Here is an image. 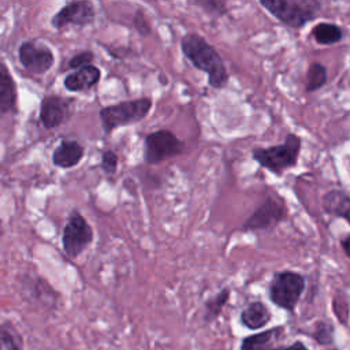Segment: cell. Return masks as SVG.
<instances>
[{
  "label": "cell",
  "instance_id": "cell-1",
  "mask_svg": "<svg viewBox=\"0 0 350 350\" xmlns=\"http://www.w3.org/2000/svg\"><path fill=\"white\" fill-rule=\"evenodd\" d=\"M183 56L200 71L208 75V83L213 89H223L228 83V71L219 52L202 36L186 33L180 38Z\"/></svg>",
  "mask_w": 350,
  "mask_h": 350
},
{
  "label": "cell",
  "instance_id": "cell-2",
  "mask_svg": "<svg viewBox=\"0 0 350 350\" xmlns=\"http://www.w3.org/2000/svg\"><path fill=\"white\" fill-rule=\"evenodd\" d=\"M153 107L150 97H139L134 100H126L116 104L103 107L98 111L101 127L107 135L115 129L130 126L145 119Z\"/></svg>",
  "mask_w": 350,
  "mask_h": 350
},
{
  "label": "cell",
  "instance_id": "cell-3",
  "mask_svg": "<svg viewBox=\"0 0 350 350\" xmlns=\"http://www.w3.org/2000/svg\"><path fill=\"white\" fill-rule=\"evenodd\" d=\"M301 152V138L294 133H288L286 139L280 145L268 148H256L252 150V157L262 168L280 175L288 168H294L298 164Z\"/></svg>",
  "mask_w": 350,
  "mask_h": 350
},
{
  "label": "cell",
  "instance_id": "cell-4",
  "mask_svg": "<svg viewBox=\"0 0 350 350\" xmlns=\"http://www.w3.org/2000/svg\"><path fill=\"white\" fill-rule=\"evenodd\" d=\"M260 5L291 29H299L316 19L321 10V3L316 0H260Z\"/></svg>",
  "mask_w": 350,
  "mask_h": 350
},
{
  "label": "cell",
  "instance_id": "cell-5",
  "mask_svg": "<svg viewBox=\"0 0 350 350\" xmlns=\"http://www.w3.org/2000/svg\"><path fill=\"white\" fill-rule=\"evenodd\" d=\"M305 276L299 272L284 269L273 273L268 284L269 301L286 312L293 313L304 294Z\"/></svg>",
  "mask_w": 350,
  "mask_h": 350
},
{
  "label": "cell",
  "instance_id": "cell-6",
  "mask_svg": "<svg viewBox=\"0 0 350 350\" xmlns=\"http://www.w3.org/2000/svg\"><path fill=\"white\" fill-rule=\"evenodd\" d=\"M185 142L171 130H156L144 138V161L149 165L159 164L164 160L182 154Z\"/></svg>",
  "mask_w": 350,
  "mask_h": 350
},
{
  "label": "cell",
  "instance_id": "cell-7",
  "mask_svg": "<svg viewBox=\"0 0 350 350\" xmlns=\"http://www.w3.org/2000/svg\"><path fill=\"white\" fill-rule=\"evenodd\" d=\"M94 232L85 216L74 209L67 219V223L62 232V247L67 257H79L86 247L93 242Z\"/></svg>",
  "mask_w": 350,
  "mask_h": 350
},
{
  "label": "cell",
  "instance_id": "cell-8",
  "mask_svg": "<svg viewBox=\"0 0 350 350\" xmlns=\"http://www.w3.org/2000/svg\"><path fill=\"white\" fill-rule=\"evenodd\" d=\"M287 217V206L280 196H268L256 208V211L245 220L242 231L269 230L284 221Z\"/></svg>",
  "mask_w": 350,
  "mask_h": 350
},
{
  "label": "cell",
  "instance_id": "cell-9",
  "mask_svg": "<svg viewBox=\"0 0 350 350\" xmlns=\"http://www.w3.org/2000/svg\"><path fill=\"white\" fill-rule=\"evenodd\" d=\"M18 59L25 70L34 75H42L48 72L55 64L53 51L37 40L22 41L18 48Z\"/></svg>",
  "mask_w": 350,
  "mask_h": 350
},
{
  "label": "cell",
  "instance_id": "cell-10",
  "mask_svg": "<svg viewBox=\"0 0 350 350\" xmlns=\"http://www.w3.org/2000/svg\"><path fill=\"white\" fill-rule=\"evenodd\" d=\"M21 293L31 304H36L48 310H53L59 305L60 294L40 275L25 273L21 280Z\"/></svg>",
  "mask_w": 350,
  "mask_h": 350
},
{
  "label": "cell",
  "instance_id": "cell-11",
  "mask_svg": "<svg viewBox=\"0 0 350 350\" xmlns=\"http://www.w3.org/2000/svg\"><path fill=\"white\" fill-rule=\"evenodd\" d=\"M96 8L92 1L78 0L64 4L52 18L51 25L60 30L66 26H79L85 27L94 22Z\"/></svg>",
  "mask_w": 350,
  "mask_h": 350
},
{
  "label": "cell",
  "instance_id": "cell-12",
  "mask_svg": "<svg viewBox=\"0 0 350 350\" xmlns=\"http://www.w3.org/2000/svg\"><path fill=\"white\" fill-rule=\"evenodd\" d=\"M71 98L62 97L59 94H46L40 104V122L46 130L56 129L67 122L70 116Z\"/></svg>",
  "mask_w": 350,
  "mask_h": 350
},
{
  "label": "cell",
  "instance_id": "cell-13",
  "mask_svg": "<svg viewBox=\"0 0 350 350\" xmlns=\"http://www.w3.org/2000/svg\"><path fill=\"white\" fill-rule=\"evenodd\" d=\"M101 78V71L96 66H86L78 70H74L68 72L64 77L63 85L64 88L71 92V93H78V92H85L92 89L98 83Z\"/></svg>",
  "mask_w": 350,
  "mask_h": 350
},
{
  "label": "cell",
  "instance_id": "cell-14",
  "mask_svg": "<svg viewBox=\"0 0 350 350\" xmlns=\"http://www.w3.org/2000/svg\"><path fill=\"white\" fill-rule=\"evenodd\" d=\"M85 154V148L75 139H63L52 153V163L57 168L68 170L79 164Z\"/></svg>",
  "mask_w": 350,
  "mask_h": 350
},
{
  "label": "cell",
  "instance_id": "cell-15",
  "mask_svg": "<svg viewBox=\"0 0 350 350\" xmlns=\"http://www.w3.org/2000/svg\"><path fill=\"white\" fill-rule=\"evenodd\" d=\"M16 85L4 63H0V116L16 112Z\"/></svg>",
  "mask_w": 350,
  "mask_h": 350
},
{
  "label": "cell",
  "instance_id": "cell-16",
  "mask_svg": "<svg viewBox=\"0 0 350 350\" xmlns=\"http://www.w3.org/2000/svg\"><path fill=\"white\" fill-rule=\"evenodd\" d=\"M271 319L272 313L269 308L261 301H253L247 304L239 314L241 324L250 331H258L264 328L271 321Z\"/></svg>",
  "mask_w": 350,
  "mask_h": 350
},
{
  "label": "cell",
  "instance_id": "cell-17",
  "mask_svg": "<svg viewBox=\"0 0 350 350\" xmlns=\"http://www.w3.org/2000/svg\"><path fill=\"white\" fill-rule=\"evenodd\" d=\"M283 334L284 325H276L268 329H262L257 334L247 335L241 340L239 350H271L275 347L272 345H275Z\"/></svg>",
  "mask_w": 350,
  "mask_h": 350
},
{
  "label": "cell",
  "instance_id": "cell-18",
  "mask_svg": "<svg viewBox=\"0 0 350 350\" xmlns=\"http://www.w3.org/2000/svg\"><path fill=\"white\" fill-rule=\"evenodd\" d=\"M323 209L334 217L345 219L350 224V196L343 190H329L323 197Z\"/></svg>",
  "mask_w": 350,
  "mask_h": 350
},
{
  "label": "cell",
  "instance_id": "cell-19",
  "mask_svg": "<svg viewBox=\"0 0 350 350\" xmlns=\"http://www.w3.org/2000/svg\"><path fill=\"white\" fill-rule=\"evenodd\" d=\"M230 297H231V288L223 287L215 295L208 298L204 302V321L205 323L215 321L221 314L224 306L230 301Z\"/></svg>",
  "mask_w": 350,
  "mask_h": 350
},
{
  "label": "cell",
  "instance_id": "cell-20",
  "mask_svg": "<svg viewBox=\"0 0 350 350\" xmlns=\"http://www.w3.org/2000/svg\"><path fill=\"white\" fill-rule=\"evenodd\" d=\"M312 37L320 45H332L339 42L343 38V31L335 23L320 22L313 26Z\"/></svg>",
  "mask_w": 350,
  "mask_h": 350
},
{
  "label": "cell",
  "instance_id": "cell-21",
  "mask_svg": "<svg viewBox=\"0 0 350 350\" xmlns=\"http://www.w3.org/2000/svg\"><path fill=\"white\" fill-rule=\"evenodd\" d=\"M0 350H23V338L11 321L0 323Z\"/></svg>",
  "mask_w": 350,
  "mask_h": 350
},
{
  "label": "cell",
  "instance_id": "cell-22",
  "mask_svg": "<svg viewBox=\"0 0 350 350\" xmlns=\"http://www.w3.org/2000/svg\"><path fill=\"white\" fill-rule=\"evenodd\" d=\"M309 336L321 347L335 346V327L329 321L317 320L309 331Z\"/></svg>",
  "mask_w": 350,
  "mask_h": 350
},
{
  "label": "cell",
  "instance_id": "cell-23",
  "mask_svg": "<svg viewBox=\"0 0 350 350\" xmlns=\"http://www.w3.org/2000/svg\"><path fill=\"white\" fill-rule=\"evenodd\" d=\"M325 83H327V67L319 62L310 63L306 72L305 90L309 93L316 92Z\"/></svg>",
  "mask_w": 350,
  "mask_h": 350
},
{
  "label": "cell",
  "instance_id": "cell-24",
  "mask_svg": "<svg viewBox=\"0 0 350 350\" xmlns=\"http://www.w3.org/2000/svg\"><path fill=\"white\" fill-rule=\"evenodd\" d=\"M190 3L216 18H220L227 14V5L224 1H220V0H194Z\"/></svg>",
  "mask_w": 350,
  "mask_h": 350
},
{
  "label": "cell",
  "instance_id": "cell-25",
  "mask_svg": "<svg viewBox=\"0 0 350 350\" xmlns=\"http://www.w3.org/2000/svg\"><path fill=\"white\" fill-rule=\"evenodd\" d=\"M118 163H119V157L115 150H112V149L103 150L101 159H100V167L104 171V174H107V175L116 174Z\"/></svg>",
  "mask_w": 350,
  "mask_h": 350
},
{
  "label": "cell",
  "instance_id": "cell-26",
  "mask_svg": "<svg viewBox=\"0 0 350 350\" xmlns=\"http://www.w3.org/2000/svg\"><path fill=\"white\" fill-rule=\"evenodd\" d=\"M133 26L141 37H146L152 33V26L142 10H137L133 15Z\"/></svg>",
  "mask_w": 350,
  "mask_h": 350
},
{
  "label": "cell",
  "instance_id": "cell-27",
  "mask_svg": "<svg viewBox=\"0 0 350 350\" xmlns=\"http://www.w3.org/2000/svg\"><path fill=\"white\" fill-rule=\"evenodd\" d=\"M93 60H94V53L92 51H82V52H78L77 55H74L68 60L67 67L71 70H78V68H82L86 66H92Z\"/></svg>",
  "mask_w": 350,
  "mask_h": 350
},
{
  "label": "cell",
  "instance_id": "cell-28",
  "mask_svg": "<svg viewBox=\"0 0 350 350\" xmlns=\"http://www.w3.org/2000/svg\"><path fill=\"white\" fill-rule=\"evenodd\" d=\"M271 350H310L302 340H294L293 343L287 345V346H275Z\"/></svg>",
  "mask_w": 350,
  "mask_h": 350
},
{
  "label": "cell",
  "instance_id": "cell-29",
  "mask_svg": "<svg viewBox=\"0 0 350 350\" xmlns=\"http://www.w3.org/2000/svg\"><path fill=\"white\" fill-rule=\"evenodd\" d=\"M340 245H342V249L345 250L346 256L350 257V234L347 237H345L342 241H340Z\"/></svg>",
  "mask_w": 350,
  "mask_h": 350
},
{
  "label": "cell",
  "instance_id": "cell-30",
  "mask_svg": "<svg viewBox=\"0 0 350 350\" xmlns=\"http://www.w3.org/2000/svg\"><path fill=\"white\" fill-rule=\"evenodd\" d=\"M4 235V227H3V221L0 220V237Z\"/></svg>",
  "mask_w": 350,
  "mask_h": 350
}]
</instances>
